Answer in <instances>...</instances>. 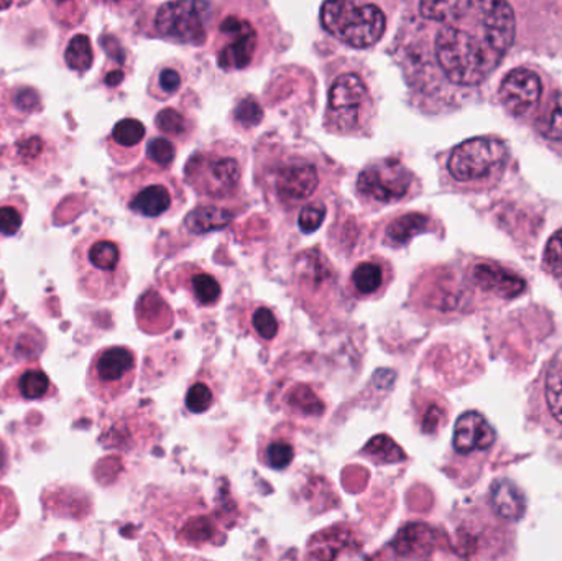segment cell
I'll list each match as a JSON object with an SVG mask.
<instances>
[{"mask_svg":"<svg viewBox=\"0 0 562 561\" xmlns=\"http://www.w3.org/2000/svg\"><path fill=\"white\" fill-rule=\"evenodd\" d=\"M396 35L395 56L412 91L432 79L474 88L488 78L515 40V13L507 2H419Z\"/></svg>","mask_w":562,"mask_h":561,"instance_id":"1","label":"cell"},{"mask_svg":"<svg viewBox=\"0 0 562 561\" xmlns=\"http://www.w3.org/2000/svg\"><path fill=\"white\" fill-rule=\"evenodd\" d=\"M260 187L281 211H300L314 203L329 184L330 171L321 155L306 148L263 145L259 158Z\"/></svg>","mask_w":562,"mask_h":561,"instance_id":"2","label":"cell"},{"mask_svg":"<svg viewBox=\"0 0 562 561\" xmlns=\"http://www.w3.org/2000/svg\"><path fill=\"white\" fill-rule=\"evenodd\" d=\"M276 20L263 3H234L217 16L214 55L224 71L262 65L276 42Z\"/></svg>","mask_w":562,"mask_h":561,"instance_id":"3","label":"cell"},{"mask_svg":"<svg viewBox=\"0 0 562 561\" xmlns=\"http://www.w3.org/2000/svg\"><path fill=\"white\" fill-rule=\"evenodd\" d=\"M76 287L86 299L109 302L127 289L128 267L124 244L104 229L91 231L72 249Z\"/></svg>","mask_w":562,"mask_h":561,"instance_id":"4","label":"cell"},{"mask_svg":"<svg viewBox=\"0 0 562 561\" xmlns=\"http://www.w3.org/2000/svg\"><path fill=\"white\" fill-rule=\"evenodd\" d=\"M376 101L372 79L357 61H342L329 79L324 127L342 137H367L372 134Z\"/></svg>","mask_w":562,"mask_h":561,"instance_id":"5","label":"cell"},{"mask_svg":"<svg viewBox=\"0 0 562 561\" xmlns=\"http://www.w3.org/2000/svg\"><path fill=\"white\" fill-rule=\"evenodd\" d=\"M246 160V150L236 142H216L191 155L184 178L206 200H237L243 194Z\"/></svg>","mask_w":562,"mask_h":561,"instance_id":"6","label":"cell"},{"mask_svg":"<svg viewBox=\"0 0 562 561\" xmlns=\"http://www.w3.org/2000/svg\"><path fill=\"white\" fill-rule=\"evenodd\" d=\"M122 204L142 220H158L173 214L184 204L180 181L167 170L144 164L115 183Z\"/></svg>","mask_w":562,"mask_h":561,"instance_id":"7","label":"cell"},{"mask_svg":"<svg viewBox=\"0 0 562 561\" xmlns=\"http://www.w3.org/2000/svg\"><path fill=\"white\" fill-rule=\"evenodd\" d=\"M321 23L344 45L363 49L383 38L389 29V13L373 2H326L321 7Z\"/></svg>","mask_w":562,"mask_h":561,"instance_id":"8","label":"cell"},{"mask_svg":"<svg viewBox=\"0 0 562 561\" xmlns=\"http://www.w3.org/2000/svg\"><path fill=\"white\" fill-rule=\"evenodd\" d=\"M419 191L418 178L400 158L370 161L357 178L356 193L363 207H382L408 201Z\"/></svg>","mask_w":562,"mask_h":561,"instance_id":"9","label":"cell"},{"mask_svg":"<svg viewBox=\"0 0 562 561\" xmlns=\"http://www.w3.org/2000/svg\"><path fill=\"white\" fill-rule=\"evenodd\" d=\"M293 292L311 315L329 308L337 296V272L321 250L307 249L294 260Z\"/></svg>","mask_w":562,"mask_h":561,"instance_id":"10","label":"cell"},{"mask_svg":"<svg viewBox=\"0 0 562 561\" xmlns=\"http://www.w3.org/2000/svg\"><path fill=\"white\" fill-rule=\"evenodd\" d=\"M508 160L504 142L492 137H475L462 142L448 158V173L462 184L482 183L502 173Z\"/></svg>","mask_w":562,"mask_h":561,"instance_id":"11","label":"cell"},{"mask_svg":"<svg viewBox=\"0 0 562 561\" xmlns=\"http://www.w3.org/2000/svg\"><path fill=\"white\" fill-rule=\"evenodd\" d=\"M137 356L127 346H109L95 352L88 369L89 392L102 402L122 397L135 381Z\"/></svg>","mask_w":562,"mask_h":561,"instance_id":"12","label":"cell"},{"mask_svg":"<svg viewBox=\"0 0 562 561\" xmlns=\"http://www.w3.org/2000/svg\"><path fill=\"white\" fill-rule=\"evenodd\" d=\"M213 5L207 2H168L155 12L154 35L187 45H201L206 40L207 20Z\"/></svg>","mask_w":562,"mask_h":561,"instance_id":"13","label":"cell"},{"mask_svg":"<svg viewBox=\"0 0 562 561\" xmlns=\"http://www.w3.org/2000/svg\"><path fill=\"white\" fill-rule=\"evenodd\" d=\"M58 160L55 141L40 131L23 132L3 154L7 165L22 168L33 177H45L58 165Z\"/></svg>","mask_w":562,"mask_h":561,"instance_id":"14","label":"cell"},{"mask_svg":"<svg viewBox=\"0 0 562 561\" xmlns=\"http://www.w3.org/2000/svg\"><path fill=\"white\" fill-rule=\"evenodd\" d=\"M543 91L540 76L528 68H517L505 76L501 86V99L515 115H524L538 104Z\"/></svg>","mask_w":562,"mask_h":561,"instance_id":"15","label":"cell"},{"mask_svg":"<svg viewBox=\"0 0 562 561\" xmlns=\"http://www.w3.org/2000/svg\"><path fill=\"white\" fill-rule=\"evenodd\" d=\"M393 280V267L380 256L360 260L350 273V295L359 300L380 299Z\"/></svg>","mask_w":562,"mask_h":561,"instance_id":"16","label":"cell"},{"mask_svg":"<svg viewBox=\"0 0 562 561\" xmlns=\"http://www.w3.org/2000/svg\"><path fill=\"white\" fill-rule=\"evenodd\" d=\"M55 395V384L38 364L23 366L3 384L2 391H0V399L7 402L48 401Z\"/></svg>","mask_w":562,"mask_h":561,"instance_id":"17","label":"cell"},{"mask_svg":"<svg viewBox=\"0 0 562 561\" xmlns=\"http://www.w3.org/2000/svg\"><path fill=\"white\" fill-rule=\"evenodd\" d=\"M168 277L170 282L175 280V285L187 290L193 302L204 308L216 306L223 299V283L217 276L203 267L183 266Z\"/></svg>","mask_w":562,"mask_h":561,"instance_id":"18","label":"cell"},{"mask_svg":"<svg viewBox=\"0 0 562 561\" xmlns=\"http://www.w3.org/2000/svg\"><path fill=\"white\" fill-rule=\"evenodd\" d=\"M145 135L147 128L138 119L125 117L119 121L105 141L112 160L117 165H128L137 160Z\"/></svg>","mask_w":562,"mask_h":561,"instance_id":"19","label":"cell"},{"mask_svg":"<svg viewBox=\"0 0 562 561\" xmlns=\"http://www.w3.org/2000/svg\"><path fill=\"white\" fill-rule=\"evenodd\" d=\"M454 450L461 455L484 451L494 445L495 431L479 412H465L456 422Z\"/></svg>","mask_w":562,"mask_h":561,"instance_id":"20","label":"cell"},{"mask_svg":"<svg viewBox=\"0 0 562 561\" xmlns=\"http://www.w3.org/2000/svg\"><path fill=\"white\" fill-rule=\"evenodd\" d=\"M472 280L479 289L494 292L502 299H515L525 290L524 279L494 263H477L472 269Z\"/></svg>","mask_w":562,"mask_h":561,"instance_id":"21","label":"cell"},{"mask_svg":"<svg viewBox=\"0 0 562 561\" xmlns=\"http://www.w3.org/2000/svg\"><path fill=\"white\" fill-rule=\"evenodd\" d=\"M431 220L425 213H403L386 223L382 243L392 249H400L412 243L419 234L428 233Z\"/></svg>","mask_w":562,"mask_h":561,"instance_id":"22","label":"cell"},{"mask_svg":"<svg viewBox=\"0 0 562 561\" xmlns=\"http://www.w3.org/2000/svg\"><path fill=\"white\" fill-rule=\"evenodd\" d=\"M188 76H190V68L183 61L170 59L161 63L148 82V94L157 101H168L183 89Z\"/></svg>","mask_w":562,"mask_h":561,"instance_id":"23","label":"cell"},{"mask_svg":"<svg viewBox=\"0 0 562 561\" xmlns=\"http://www.w3.org/2000/svg\"><path fill=\"white\" fill-rule=\"evenodd\" d=\"M244 326L252 332L257 339L272 343L279 338L281 322L276 310L259 302H249L243 306Z\"/></svg>","mask_w":562,"mask_h":561,"instance_id":"24","label":"cell"},{"mask_svg":"<svg viewBox=\"0 0 562 561\" xmlns=\"http://www.w3.org/2000/svg\"><path fill=\"white\" fill-rule=\"evenodd\" d=\"M491 501L502 519L520 520L527 509L524 493L510 481H495L492 484Z\"/></svg>","mask_w":562,"mask_h":561,"instance_id":"25","label":"cell"},{"mask_svg":"<svg viewBox=\"0 0 562 561\" xmlns=\"http://www.w3.org/2000/svg\"><path fill=\"white\" fill-rule=\"evenodd\" d=\"M231 221H233V216L224 207L203 206L196 207L188 214L187 220H184V227L191 234L203 236V234L211 233V231L224 229V227L229 226Z\"/></svg>","mask_w":562,"mask_h":561,"instance_id":"26","label":"cell"},{"mask_svg":"<svg viewBox=\"0 0 562 561\" xmlns=\"http://www.w3.org/2000/svg\"><path fill=\"white\" fill-rule=\"evenodd\" d=\"M26 213H29V201L23 194H12L0 201V240L19 234Z\"/></svg>","mask_w":562,"mask_h":561,"instance_id":"27","label":"cell"},{"mask_svg":"<svg viewBox=\"0 0 562 561\" xmlns=\"http://www.w3.org/2000/svg\"><path fill=\"white\" fill-rule=\"evenodd\" d=\"M284 404L294 414L306 415V417H319L324 412L323 401L307 384H294L284 395Z\"/></svg>","mask_w":562,"mask_h":561,"instance_id":"28","label":"cell"},{"mask_svg":"<svg viewBox=\"0 0 562 561\" xmlns=\"http://www.w3.org/2000/svg\"><path fill=\"white\" fill-rule=\"evenodd\" d=\"M155 125L161 134L180 142L190 141L194 132L193 121L180 109L175 108H165L164 111L158 112Z\"/></svg>","mask_w":562,"mask_h":561,"instance_id":"29","label":"cell"},{"mask_svg":"<svg viewBox=\"0 0 562 561\" xmlns=\"http://www.w3.org/2000/svg\"><path fill=\"white\" fill-rule=\"evenodd\" d=\"M63 59L71 71H88L94 65V49H92L91 38L86 33L71 36L68 40V45H66Z\"/></svg>","mask_w":562,"mask_h":561,"instance_id":"30","label":"cell"},{"mask_svg":"<svg viewBox=\"0 0 562 561\" xmlns=\"http://www.w3.org/2000/svg\"><path fill=\"white\" fill-rule=\"evenodd\" d=\"M3 109L9 111L12 108V114L19 117H26L33 112L42 111V101L36 89L30 86H13L3 99Z\"/></svg>","mask_w":562,"mask_h":561,"instance_id":"31","label":"cell"},{"mask_svg":"<svg viewBox=\"0 0 562 561\" xmlns=\"http://www.w3.org/2000/svg\"><path fill=\"white\" fill-rule=\"evenodd\" d=\"M544 394H547L551 415L558 424L562 425V351L558 352L548 369Z\"/></svg>","mask_w":562,"mask_h":561,"instance_id":"32","label":"cell"},{"mask_svg":"<svg viewBox=\"0 0 562 561\" xmlns=\"http://www.w3.org/2000/svg\"><path fill=\"white\" fill-rule=\"evenodd\" d=\"M333 532H323L313 540L311 557L314 561H336L339 553L349 547L347 532H336V530Z\"/></svg>","mask_w":562,"mask_h":561,"instance_id":"33","label":"cell"},{"mask_svg":"<svg viewBox=\"0 0 562 561\" xmlns=\"http://www.w3.org/2000/svg\"><path fill=\"white\" fill-rule=\"evenodd\" d=\"M363 453L375 460L376 463L390 464L405 460V453H403L402 448L392 438L385 437V435L372 438L369 445L363 448Z\"/></svg>","mask_w":562,"mask_h":561,"instance_id":"34","label":"cell"},{"mask_svg":"<svg viewBox=\"0 0 562 561\" xmlns=\"http://www.w3.org/2000/svg\"><path fill=\"white\" fill-rule=\"evenodd\" d=\"M147 157L148 161L155 167L168 170L177 158V148H175L173 142L168 141V138L155 137L148 142Z\"/></svg>","mask_w":562,"mask_h":561,"instance_id":"35","label":"cell"},{"mask_svg":"<svg viewBox=\"0 0 562 561\" xmlns=\"http://www.w3.org/2000/svg\"><path fill=\"white\" fill-rule=\"evenodd\" d=\"M262 105H260L252 96L243 98V101L237 102L236 109H234V122H236L239 127H257V125L262 122Z\"/></svg>","mask_w":562,"mask_h":561,"instance_id":"36","label":"cell"},{"mask_svg":"<svg viewBox=\"0 0 562 561\" xmlns=\"http://www.w3.org/2000/svg\"><path fill=\"white\" fill-rule=\"evenodd\" d=\"M326 213V204L321 203V201H314V203L301 207L300 213H297V227H300L301 233H316L323 226Z\"/></svg>","mask_w":562,"mask_h":561,"instance_id":"37","label":"cell"},{"mask_svg":"<svg viewBox=\"0 0 562 561\" xmlns=\"http://www.w3.org/2000/svg\"><path fill=\"white\" fill-rule=\"evenodd\" d=\"M19 516L20 507L15 494L9 487L0 486V534L15 526Z\"/></svg>","mask_w":562,"mask_h":561,"instance_id":"38","label":"cell"},{"mask_svg":"<svg viewBox=\"0 0 562 561\" xmlns=\"http://www.w3.org/2000/svg\"><path fill=\"white\" fill-rule=\"evenodd\" d=\"M213 391L204 382H196V384L191 385L187 394V407L193 414H203L213 405Z\"/></svg>","mask_w":562,"mask_h":561,"instance_id":"39","label":"cell"},{"mask_svg":"<svg viewBox=\"0 0 562 561\" xmlns=\"http://www.w3.org/2000/svg\"><path fill=\"white\" fill-rule=\"evenodd\" d=\"M266 455V461L270 468L283 470V468L290 467L291 461H293L294 451L293 447L286 441L276 440L267 447Z\"/></svg>","mask_w":562,"mask_h":561,"instance_id":"40","label":"cell"},{"mask_svg":"<svg viewBox=\"0 0 562 561\" xmlns=\"http://www.w3.org/2000/svg\"><path fill=\"white\" fill-rule=\"evenodd\" d=\"M544 266L554 277L562 279V229L553 234L547 250H544Z\"/></svg>","mask_w":562,"mask_h":561,"instance_id":"41","label":"cell"},{"mask_svg":"<svg viewBox=\"0 0 562 561\" xmlns=\"http://www.w3.org/2000/svg\"><path fill=\"white\" fill-rule=\"evenodd\" d=\"M547 135L553 141H562V94L554 99L548 112Z\"/></svg>","mask_w":562,"mask_h":561,"instance_id":"42","label":"cell"},{"mask_svg":"<svg viewBox=\"0 0 562 561\" xmlns=\"http://www.w3.org/2000/svg\"><path fill=\"white\" fill-rule=\"evenodd\" d=\"M211 532H213V530H211L210 524L194 523L188 526V529L184 530V536L188 537L190 542H206V540L213 536Z\"/></svg>","mask_w":562,"mask_h":561,"instance_id":"43","label":"cell"},{"mask_svg":"<svg viewBox=\"0 0 562 561\" xmlns=\"http://www.w3.org/2000/svg\"><path fill=\"white\" fill-rule=\"evenodd\" d=\"M10 468V451L5 441L0 438V478L5 476Z\"/></svg>","mask_w":562,"mask_h":561,"instance_id":"44","label":"cell"},{"mask_svg":"<svg viewBox=\"0 0 562 561\" xmlns=\"http://www.w3.org/2000/svg\"><path fill=\"white\" fill-rule=\"evenodd\" d=\"M439 417H441V412L438 408L432 407L431 411L428 412V417L425 418V431L435 430L436 425H438Z\"/></svg>","mask_w":562,"mask_h":561,"instance_id":"45","label":"cell"},{"mask_svg":"<svg viewBox=\"0 0 562 561\" xmlns=\"http://www.w3.org/2000/svg\"><path fill=\"white\" fill-rule=\"evenodd\" d=\"M43 561H91L85 556H75V553H58V556L48 557Z\"/></svg>","mask_w":562,"mask_h":561,"instance_id":"46","label":"cell"},{"mask_svg":"<svg viewBox=\"0 0 562 561\" xmlns=\"http://www.w3.org/2000/svg\"><path fill=\"white\" fill-rule=\"evenodd\" d=\"M7 299L5 280H3L2 272H0V306L3 305Z\"/></svg>","mask_w":562,"mask_h":561,"instance_id":"47","label":"cell"},{"mask_svg":"<svg viewBox=\"0 0 562 561\" xmlns=\"http://www.w3.org/2000/svg\"><path fill=\"white\" fill-rule=\"evenodd\" d=\"M2 128H3L2 121H0V135H2Z\"/></svg>","mask_w":562,"mask_h":561,"instance_id":"48","label":"cell"}]
</instances>
